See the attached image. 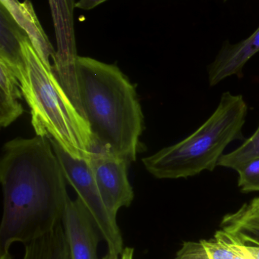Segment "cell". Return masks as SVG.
I'll list each match as a JSON object with an SVG mask.
<instances>
[{
  "label": "cell",
  "mask_w": 259,
  "mask_h": 259,
  "mask_svg": "<svg viewBox=\"0 0 259 259\" xmlns=\"http://www.w3.org/2000/svg\"><path fill=\"white\" fill-rule=\"evenodd\" d=\"M2 154L0 259H13V243L26 244L62 223L69 196L48 137L13 139L5 143Z\"/></svg>",
  "instance_id": "6da1fadb"
},
{
  "label": "cell",
  "mask_w": 259,
  "mask_h": 259,
  "mask_svg": "<svg viewBox=\"0 0 259 259\" xmlns=\"http://www.w3.org/2000/svg\"><path fill=\"white\" fill-rule=\"evenodd\" d=\"M81 104L96 143L129 163L136 160L144 115L136 90L115 65L78 56Z\"/></svg>",
  "instance_id": "7a4b0ae2"
},
{
  "label": "cell",
  "mask_w": 259,
  "mask_h": 259,
  "mask_svg": "<svg viewBox=\"0 0 259 259\" xmlns=\"http://www.w3.org/2000/svg\"><path fill=\"white\" fill-rule=\"evenodd\" d=\"M24 67L16 77L30 109L36 136L54 140L77 159L90 160L97 143L87 120L67 95L53 70L45 66L27 35L21 41Z\"/></svg>",
  "instance_id": "3957f363"
},
{
  "label": "cell",
  "mask_w": 259,
  "mask_h": 259,
  "mask_svg": "<svg viewBox=\"0 0 259 259\" xmlns=\"http://www.w3.org/2000/svg\"><path fill=\"white\" fill-rule=\"evenodd\" d=\"M247 105L243 96L226 92L211 117L182 141L142 158L146 170L158 179H178L214 170L227 146L243 138Z\"/></svg>",
  "instance_id": "277c9868"
},
{
  "label": "cell",
  "mask_w": 259,
  "mask_h": 259,
  "mask_svg": "<svg viewBox=\"0 0 259 259\" xmlns=\"http://www.w3.org/2000/svg\"><path fill=\"white\" fill-rule=\"evenodd\" d=\"M60 162L67 183L89 211L101 233L108 249L120 254L124 249L123 236L117 217L110 212L97 187L89 160L77 159L68 155L54 140L49 138Z\"/></svg>",
  "instance_id": "5b68a950"
},
{
  "label": "cell",
  "mask_w": 259,
  "mask_h": 259,
  "mask_svg": "<svg viewBox=\"0 0 259 259\" xmlns=\"http://www.w3.org/2000/svg\"><path fill=\"white\" fill-rule=\"evenodd\" d=\"M56 39L53 71L67 95L79 112H82L76 74L74 9L76 0H48Z\"/></svg>",
  "instance_id": "8992f818"
},
{
  "label": "cell",
  "mask_w": 259,
  "mask_h": 259,
  "mask_svg": "<svg viewBox=\"0 0 259 259\" xmlns=\"http://www.w3.org/2000/svg\"><path fill=\"white\" fill-rule=\"evenodd\" d=\"M89 161L105 204L117 217L119 210L130 206L135 197L128 178L129 162L97 143Z\"/></svg>",
  "instance_id": "52a82bcc"
},
{
  "label": "cell",
  "mask_w": 259,
  "mask_h": 259,
  "mask_svg": "<svg viewBox=\"0 0 259 259\" xmlns=\"http://www.w3.org/2000/svg\"><path fill=\"white\" fill-rule=\"evenodd\" d=\"M62 225L71 259H99L98 245L103 240L94 219L79 198H68Z\"/></svg>",
  "instance_id": "ba28073f"
},
{
  "label": "cell",
  "mask_w": 259,
  "mask_h": 259,
  "mask_svg": "<svg viewBox=\"0 0 259 259\" xmlns=\"http://www.w3.org/2000/svg\"><path fill=\"white\" fill-rule=\"evenodd\" d=\"M259 52V26L246 39L237 44L225 42L208 68L210 86L233 75L242 77L246 64Z\"/></svg>",
  "instance_id": "9c48e42d"
},
{
  "label": "cell",
  "mask_w": 259,
  "mask_h": 259,
  "mask_svg": "<svg viewBox=\"0 0 259 259\" xmlns=\"http://www.w3.org/2000/svg\"><path fill=\"white\" fill-rule=\"evenodd\" d=\"M9 11L18 25L25 32L38 56L48 69L53 70L51 60H54L56 50L53 49L36 16L30 0H0Z\"/></svg>",
  "instance_id": "30bf717a"
},
{
  "label": "cell",
  "mask_w": 259,
  "mask_h": 259,
  "mask_svg": "<svg viewBox=\"0 0 259 259\" xmlns=\"http://www.w3.org/2000/svg\"><path fill=\"white\" fill-rule=\"evenodd\" d=\"M220 228L242 244L259 247V197L224 216Z\"/></svg>",
  "instance_id": "8fae6325"
},
{
  "label": "cell",
  "mask_w": 259,
  "mask_h": 259,
  "mask_svg": "<svg viewBox=\"0 0 259 259\" xmlns=\"http://www.w3.org/2000/svg\"><path fill=\"white\" fill-rule=\"evenodd\" d=\"M25 32L15 22L9 11L0 5V60L4 62L15 76L24 67L21 41Z\"/></svg>",
  "instance_id": "7c38bea8"
},
{
  "label": "cell",
  "mask_w": 259,
  "mask_h": 259,
  "mask_svg": "<svg viewBox=\"0 0 259 259\" xmlns=\"http://www.w3.org/2000/svg\"><path fill=\"white\" fill-rule=\"evenodd\" d=\"M20 83L13 71L0 60V125L7 127L24 113Z\"/></svg>",
  "instance_id": "4fadbf2b"
},
{
  "label": "cell",
  "mask_w": 259,
  "mask_h": 259,
  "mask_svg": "<svg viewBox=\"0 0 259 259\" xmlns=\"http://www.w3.org/2000/svg\"><path fill=\"white\" fill-rule=\"evenodd\" d=\"M22 259H71L62 223L24 244Z\"/></svg>",
  "instance_id": "5bb4252c"
},
{
  "label": "cell",
  "mask_w": 259,
  "mask_h": 259,
  "mask_svg": "<svg viewBox=\"0 0 259 259\" xmlns=\"http://www.w3.org/2000/svg\"><path fill=\"white\" fill-rule=\"evenodd\" d=\"M259 158V125L255 134L238 149L222 155L217 166L238 168L242 164Z\"/></svg>",
  "instance_id": "9a60e30c"
},
{
  "label": "cell",
  "mask_w": 259,
  "mask_h": 259,
  "mask_svg": "<svg viewBox=\"0 0 259 259\" xmlns=\"http://www.w3.org/2000/svg\"><path fill=\"white\" fill-rule=\"evenodd\" d=\"M236 170L238 172V186L242 192H259V158L242 164Z\"/></svg>",
  "instance_id": "2e32d148"
},
{
  "label": "cell",
  "mask_w": 259,
  "mask_h": 259,
  "mask_svg": "<svg viewBox=\"0 0 259 259\" xmlns=\"http://www.w3.org/2000/svg\"><path fill=\"white\" fill-rule=\"evenodd\" d=\"M173 259H210L202 241L184 242Z\"/></svg>",
  "instance_id": "e0dca14e"
},
{
  "label": "cell",
  "mask_w": 259,
  "mask_h": 259,
  "mask_svg": "<svg viewBox=\"0 0 259 259\" xmlns=\"http://www.w3.org/2000/svg\"><path fill=\"white\" fill-rule=\"evenodd\" d=\"M135 249L132 247H126L120 254L113 250H109L106 255L101 259H133Z\"/></svg>",
  "instance_id": "ac0fdd59"
},
{
  "label": "cell",
  "mask_w": 259,
  "mask_h": 259,
  "mask_svg": "<svg viewBox=\"0 0 259 259\" xmlns=\"http://www.w3.org/2000/svg\"><path fill=\"white\" fill-rule=\"evenodd\" d=\"M106 1L107 0H79L76 3V8L85 11L91 10Z\"/></svg>",
  "instance_id": "d6986e66"
},
{
  "label": "cell",
  "mask_w": 259,
  "mask_h": 259,
  "mask_svg": "<svg viewBox=\"0 0 259 259\" xmlns=\"http://www.w3.org/2000/svg\"><path fill=\"white\" fill-rule=\"evenodd\" d=\"M236 242H237V247L243 253L246 254L253 259H259V247L258 246H246V245L242 244L237 240H236Z\"/></svg>",
  "instance_id": "ffe728a7"
},
{
  "label": "cell",
  "mask_w": 259,
  "mask_h": 259,
  "mask_svg": "<svg viewBox=\"0 0 259 259\" xmlns=\"http://www.w3.org/2000/svg\"><path fill=\"white\" fill-rule=\"evenodd\" d=\"M230 236H231V241H232L233 246H234V247L235 248L236 250L238 252V256H237V258L236 259H253L251 258L250 256H249V255H246V254L243 253V252H241V251L238 249V247H237V242H236L235 239H234V237L231 235V234H230Z\"/></svg>",
  "instance_id": "44dd1931"
},
{
  "label": "cell",
  "mask_w": 259,
  "mask_h": 259,
  "mask_svg": "<svg viewBox=\"0 0 259 259\" xmlns=\"http://www.w3.org/2000/svg\"><path fill=\"white\" fill-rule=\"evenodd\" d=\"M224 1H228V0H224Z\"/></svg>",
  "instance_id": "7402d4cb"
}]
</instances>
